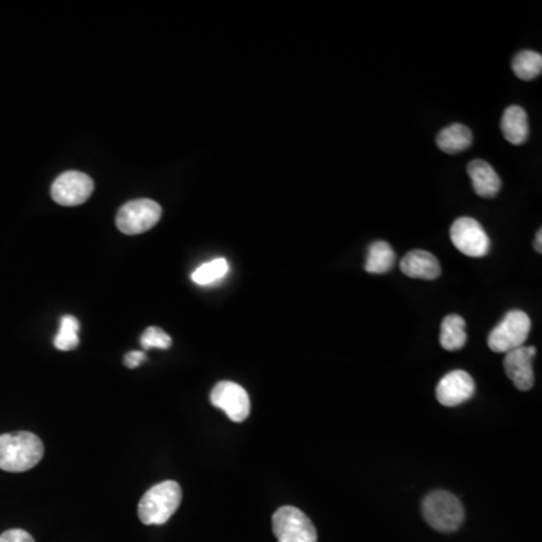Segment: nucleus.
<instances>
[{
  "instance_id": "2",
  "label": "nucleus",
  "mask_w": 542,
  "mask_h": 542,
  "mask_svg": "<svg viewBox=\"0 0 542 542\" xmlns=\"http://www.w3.org/2000/svg\"><path fill=\"white\" fill-rule=\"evenodd\" d=\"M182 500V491L175 481H165L160 484L154 485L143 494L139 502L137 514L143 524H165L169 518L180 508Z\"/></svg>"
},
{
  "instance_id": "18",
  "label": "nucleus",
  "mask_w": 542,
  "mask_h": 542,
  "mask_svg": "<svg viewBox=\"0 0 542 542\" xmlns=\"http://www.w3.org/2000/svg\"><path fill=\"white\" fill-rule=\"evenodd\" d=\"M513 69L522 80H533L542 73V56L532 50H523L513 59Z\"/></svg>"
},
{
  "instance_id": "1",
  "label": "nucleus",
  "mask_w": 542,
  "mask_h": 542,
  "mask_svg": "<svg viewBox=\"0 0 542 542\" xmlns=\"http://www.w3.org/2000/svg\"><path fill=\"white\" fill-rule=\"evenodd\" d=\"M44 457V446L38 435L19 431L0 435V470L21 473L34 469Z\"/></svg>"
},
{
  "instance_id": "3",
  "label": "nucleus",
  "mask_w": 542,
  "mask_h": 542,
  "mask_svg": "<svg viewBox=\"0 0 542 542\" xmlns=\"http://www.w3.org/2000/svg\"><path fill=\"white\" fill-rule=\"evenodd\" d=\"M422 514L431 528L443 533L458 530L465 522V508L459 498L445 489L433 491L424 498Z\"/></svg>"
},
{
  "instance_id": "10",
  "label": "nucleus",
  "mask_w": 542,
  "mask_h": 542,
  "mask_svg": "<svg viewBox=\"0 0 542 542\" xmlns=\"http://www.w3.org/2000/svg\"><path fill=\"white\" fill-rule=\"evenodd\" d=\"M474 391H476V386H474L473 378L469 372L457 369V371L446 374L439 381L437 389H435V396L441 406L457 407L465 404L470 398H473Z\"/></svg>"
},
{
  "instance_id": "12",
  "label": "nucleus",
  "mask_w": 542,
  "mask_h": 542,
  "mask_svg": "<svg viewBox=\"0 0 542 542\" xmlns=\"http://www.w3.org/2000/svg\"><path fill=\"white\" fill-rule=\"evenodd\" d=\"M400 271L413 279L434 280L440 278L441 267L439 259L426 250H411L400 259Z\"/></svg>"
},
{
  "instance_id": "7",
  "label": "nucleus",
  "mask_w": 542,
  "mask_h": 542,
  "mask_svg": "<svg viewBox=\"0 0 542 542\" xmlns=\"http://www.w3.org/2000/svg\"><path fill=\"white\" fill-rule=\"evenodd\" d=\"M450 241L455 247L470 258H482L489 252V237L478 220L459 217L450 226Z\"/></svg>"
},
{
  "instance_id": "14",
  "label": "nucleus",
  "mask_w": 542,
  "mask_h": 542,
  "mask_svg": "<svg viewBox=\"0 0 542 542\" xmlns=\"http://www.w3.org/2000/svg\"><path fill=\"white\" fill-rule=\"evenodd\" d=\"M500 128L509 143L523 145L529 137L528 113L520 106H509L502 117Z\"/></svg>"
},
{
  "instance_id": "20",
  "label": "nucleus",
  "mask_w": 542,
  "mask_h": 542,
  "mask_svg": "<svg viewBox=\"0 0 542 542\" xmlns=\"http://www.w3.org/2000/svg\"><path fill=\"white\" fill-rule=\"evenodd\" d=\"M78 345V321L77 318L67 315L61 320V328L54 337V347L61 352H71Z\"/></svg>"
},
{
  "instance_id": "15",
  "label": "nucleus",
  "mask_w": 542,
  "mask_h": 542,
  "mask_svg": "<svg viewBox=\"0 0 542 542\" xmlns=\"http://www.w3.org/2000/svg\"><path fill=\"white\" fill-rule=\"evenodd\" d=\"M472 143H473V134L469 127H465L463 124L448 125L437 134V147L440 148V151L446 154L465 151L472 147Z\"/></svg>"
},
{
  "instance_id": "24",
  "label": "nucleus",
  "mask_w": 542,
  "mask_h": 542,
  "mask_svg": "<svg viewBox=\"0 0 542 542\" xmlns=\"http://www.w3.org/2000/svg\"><path fill=\"white\" fill-rule=\"evenodd\" d=\"M541 241H542V231L539 230L537 232V237H535V243H533V246H535V250H537L538 254H541V252H542Z\"/></svg>"
},
{
  "instance_id": "19",
  "label": "nucleus",
  "mask_w": 542,
  "mask_h": 542,
  "mask_svg": "<svg viewBox=\"0 0 542 542\" xmlns=\"http://www.w3.org/2000/svg\"><path fill=\"white\" fill-rule=\"evenodd\" d=\"M228 271H230L228 261L225 258H215L210 263H206V264L198 267L191 274V280L196 285L206 287V285H213L222 280L228 274Z\"/></svg>"
},
{
  "instance_id": "16",
  "label": "nucleus",
  "mask_w": 542,
  "mask_h": 542,
  "mask_svg": "<svg viewBox=\"0 0 542 542\" xmlns=\"http://www.w3.org/2000/svg\"><path fill=\"white\" fill-rule=\"evenodd\" d=\"M467 343V333H465V318L459 315H448L441 323L440 332V345L448 352H457L465 347Z\"/></svg>"
},
{
  "instance_id": "11",
  "label": "nucleus",
  "mask_w": 542,
  "mask_h": 542,
  "mask_svg": "<svg viewBox=\"0 0 542 542\" xmlns=\"http://www.w3.org/2000/svg\"><path fill=\"white\" fill-rule=\"evenodd\" d=\"M535 356H537V348L524 347V345L506 352L504 361L505 371L518 391L526 392L532 389L535 383L532 361Z\"/></svg>"
},
{
  "instance_id": "22",
  "label": "nucleus",
  "mask_w": 542,
  "mask_h": 542,
  "mask_svg": "<svg viewBox=\"0 0 542 542\" xmlns=\"http://www.w3.org/2000/svg\"><path fill=\"white\" fill-rule=\"evenodd\" d=\"M0 542H35V539L26 530L11 529V530H6L5 533L0 535Z\"/></svg>"
},
{
  "instance_id": "9",
  "label": "nucleus",
  "mask_w": 542,
  "mask_h": 542,
  "mask_svg": "<svg viewBox=\"0 0 542 542\" xmlns=\"http://www.w3.org/2000/svg\"><path fill=\"white\" fill-rule=\"evenodd\" d=\"M93 191V181L84 172L69 171L59 175L52 186V198L59 206H76L84 204Z\"/></svg>"
},
{
  "instance_id": "5",
  "label": "nucleus",
  "mask_w": 542,
  "mask_h": 542,
  "mask_svg": "<svg viewBox=\"0 0 542 542\" xmlns=\"http://www.w3.org/2000/svg\"><path fill=\"white\" fill-rule=\"evenodd\" d=\"M273 532L278 542H317V529L311 518L295 508L282 506L273 515Z\"/></svg>"
},
{
  "instance_id": "13",
  "label": "nucleus",
  "mask_w": 542,
  "mask_h": 542,
  "mask_svg": "<svg viewBox=\"0 0 542 542\" xmlns=\"http://www.w3.org/2000/svg\"><path fill=\"white\" fill-rule=\"evenodd\" d=\"M467 174L472 180V186L476 195L485 199H491L498 196L502 189V181L494 171L493 166L484 160H473L467 166Z\"/></svg>"
},
{
  "instance_id": "23",
  "label": "nucleus",
  "mask_w": 542,
  "mask_h": 542,
  "mask_svg": "<svg viewBox=\"0 0 542 542\" xmlns=\"http://www.w3.org/2000/svg\"><path fill=\"white\" fill-rule=\"evenodd\" d=\"M145 360H147V354L143 352H128V354H125V357H124V363H125V367L130 368V369L141 367Z\"/></svg>"
},
{
  "instance_id": "8",
  "label": "nucleus",
  "mask_w": 542,
  "mask_h": 542,
  "mask_svg": "<svg viewBox=\"0 0 542 542\" xmlns=\"http://www.w3.org/2000/svg\"><path fill=\"white\" fill-rule=\"evenodd\" d=\"M211 404L223 410L232 422H245L250 415V398L234 381H220L211 391Z\"/></svg>"
},
{
  "instance_id": "21",
  "label": "nucleus",
  "mask_w": 542,
  "mask_h": 542,
  "mask_svg": "<svg viewBox=\"0 0 542 542\" xmlns=\"http://www.w3.org/2000/svg\"><path fill=\"white\" fill-rule=\"evenodd\" d=\"M141 345L143 350H151V348L167 350L172 345V337L162 328H148L141 337Z\"/></svg>"
},
{
  "instance_id": "6",
  "label": "nucleus",
  "mask_w": 542,
  "mask_h": 542,
  "mask_svg": "<svg viewBox=\"0 0 542 542\" xmlns=\"http://www.w3.org/2000/svg\"><path fill=\"white\" fill-rule=\"evenodd\" d=\"M160 217H162V206L154 200H132L117 211V226L124 234H142L154 228Z\"/></svg>"
},
{
  "instance_id": "17",
  "label": "nucleus",
  "mask_w": 542,
  "mask_h": 542,
  "mask_svg": "<svg viewBox=\"0 0 542 542\" xmlns=\"http://www.w3.org/2000/svg\"><path fill=\"white\" fill-rule=\"evenodd\" d=\"M396 255L386 241H376L368 249L365 270L371 274H384L395 264Z\"/></svg>"
},
{
  "instance_id": "4",
  "label": "nucleus",
  "mask_w": 542,
  "mask_h": 542,
  "mask_svg": "<svg viewBox=\"0 0 542 542\" xmlns=\"http://www.w3.org/2000/svg\"><path fill=\"white\" fill-rule=\"evenodd\" d=\"M532 323L528 313L513 309L504 320L489 332V347L494 352H509L523 347L528 339Z\"/></svg>"
}]
</instances>
